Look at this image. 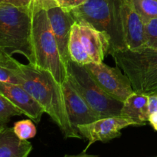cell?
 Returning a JSON list of instances; mask_svg holds the SVG:
<instances>
[{
    "label": "cell",
    "mask_w": 157,
    "mask_h": 157,
    "mask_svg": "<svg viewBox=\"0 0 157 157\" xmlns=\"http://www.w3.org/2000/svg\"><path fill=\"white\" fill-rule=\"evenodd\" d=\"M126 47L135 49L144 47V21L130 0H113Z\"/></svg>",
    "instance_id": "30bf717a"
},
{
    "label": "cell",
    "mask_w": 157,
    "mask_h": 157,
    "mask_svg": "<svg viewBox=\"0 0 157 157\" xmlns=\"http://www.w3.org/2000/svg\"><path fill=\"white\" fill-rule=\"evenodd\" d=\"M14 133L19 139L22 140H28L35 137L37 133L36 127L31 119L21 120L17 121L13 126Z\"/></svg>",
    "instance_id": "ffe728a7"
},
{
    "label": "cell",
    "mask_w": 157,
    "mask_h": 157,
    "mask_svg": "<svg viewBox=\"0 0 157 157\" xmlns=\"http://www.w3.org/2000/svg\"><path fill=\"white\" fill-rule=\"evenodd\" d=\"M60 0H0V5L9 4L25 8L33 13L60 6Z\"/></svg>",
    "instance_id": "e0dca14e"
},
{
    "label": "cell",
    "mask_w": 157,
    "mask_h": 157,
    "mask_svg": "<svg viewBox=\"0 0 157 157\" xmlns=\"http://www.w3.org/2000/svg\"><path fill=\"white\" fill-rule=\"evenodd\" d=\"M32 42L35 67L48 71L59 84L67 81V67L63 61L55 38L47 10H41L33 15Z\"/></svg>",
    "instance_id": "277c9868"
},
{
    "label": "cell",
    "mask_w": 157,
    "mask_h": 157,
    "mask_svg": "<svg viewBox=\"0 0 157 157\" xmlns=\"http://www.w3.org/2000/svg\"><path fill=\"white\" fill-rule=\"evenodd\" d=\"M110 48V38L85 21H75L68 43L70 58L81 65L101 63Z\"/></svg>",
    "instance_id": "8992f818"
},
{
    "label": "cell",
    "mask_w": 157,
    "mask_h": 157,
    "mask_svg": "<svg viewBox=\"0 0 157 157\" xmlns=\"http://www.w3.org/2000/svg\"><path fill=\"white\" fill-rule=\"evenodd\" d=\"M18 63L12 55L0 52V81L18 84L16 78Z\"/></svg>",
    "instance_id": "2e32d148"
},
{
    "label": "cell",
    "mask_w": 157,
    "mask_h": 157,
    "mask_svg": "<svg viewBox=\"0 0 157 157\" xmlns=\"http://www.w3.org/2000/svg\"><path fill=\"white\" fill-rule=\"evenodd\" d=\"M64 157H98L97 156H93V155H88L87 153H85V152H83L82 153L78 155H72V156H70V155H66Z\"/></svg>",
    "instance_id": "d4e9b609"
},
{
    "label": "cell",
    "mask_w": 157,
    "mask_h": 157,
    "mask_svg": "<svg viewBox=\"0 0 157 157\" xmlns=\"http://www.w3.org/2000/svg\"><path fill=\"white\" fill-rule=\"evenodd\" d=\"M67 79L99 118L121 116L124 103L107 94L96 83L84 65L69 60Z\"/></svg>",
    "instance_id": "5b68a950"
},
{
    "label": "cell",
    "mask_w": 157,
    "mask_h": 157,
    "mask_svg": "<svg viewBox=\"0 0 157 157\" xmlns=\"http://www.w3.org/2000/svg\"><path fill=\"white\" fill-rule=\"evenodd\" d=\"M109 55L130 79L134 92L147 95L157 92V48H125Z\"/></svg>",
    "instance_id": "3957f363"
},
{
    "label": "cell",
    "mask_w": 157,
    "mask_h": 157,
    "mask_svg": "<svg viewBox=\"0 0 157 157\" xmlns=\"http://www.w3.org/2000/svg\"><path fill=\"white\" fill-rule=\"evenodd\" d=\"M16 78L18 85L39 104L44 113H48L58 126L64 137L82 139L69 121L62 85L52 74L31 64H24L18 61Z\"/></svg>",
    "instance_id": "6da1fadb"
},
{
    "label": "cell",
    "mask_w": 157,
    "mask_h": 157,
    "mask_svg": "<svg viewBox=\"0 0 157 157\" xmlns=\"http://www.w3.org/2000/svg\"><path fill=\"white\" fill-rule=\"evenodd\" d=\"M149 96V112L150 115L157 111V92L150 94Z\"/></svg>",
    "instance_id": "603a6c76"
},
{
    "label": "cell",
    "mask_w": 157,
    "mask_h": 157,
    "mask_svg": "<svg viewBox=\"0 0 157 157\" xmlns=\"http://www.w3.org/2000/svg\"><path fill=\"white\" fill-rule=\"evenodd\" d=\"M121 116L136 121L140 126L149 123V96L134 92L123 104Z\"/></svg>",
    "instance_id": "5bb4252c"
},
{
    "label": "cell",
    "mask_w": 157,
    "mask_h": 157,
    "mask_svg": "<svg viewBox=\"0 0 157 157\" xmlns=\"http://www.w3.org/2000/svg\"><path fill=\"white\" fill-rule=\"evenodd\" d=\"M69 12L75 21H85L110 36L109 54L113 51L127 48L113 0H87Z\"/></svg>",
    "instance_id": "52a82bcc"
},
{
    "label": "cell",
    "mask_w": 157,
    "mask_h": 157,
    "mask_svg": "<svg viewBox=\"0 0 157 157\" xmlns=\"http://www.w3.org/2000/svg\"><path fill=\"white\" fill-rule=\"evenodd\" d=\"M0 93L13 105L35 123H39L44 113L38 102L18 84L0 81Z\"/></svg>",
    "instance_id": "4fadbf2b"
},
{
    "label": "cell",
    "mask_w": 157,
    "mask_h": 157,
    "mask_svg": "<svg viewBox=\"0 0 157 157\" xmlns=\"http://www.w3.org/2000/svg\"><path fill=\"white\" fill-rule=\"evenodd\" d=\"M33 12L25 8L0 5V52L19 54L35 64L32 25Z\"/></svg>",
    "instance_id": "7a4b0ae2"
},
{
    "label": "cell",
    "mask_w": 157,
    "mask_h": 157,
    "mask_svg": "<svg viewBox=\"0 0 157 157\" xmlns=\"http://www.w3.org/2000/svg\"><path fill=\"white\" fill-rule=\"evenodd\" d=\"M61 85L69 121L76 131L78 132V125L89 124L100 119L67 79Z\"/></svg>",
    "instance_id": "8fae6325"
},
{
    "label": "cell",
    "mask_w": 157,
    "mask_h": 157,
    "mask_svg": "<svg viewBox=\"0 0 157 157\" xmlns=\"http://www.w3.org/2000/svg\"><path fill=\"white\" fill-rule=\"evenodd\" d=\"M144 46L157 48V18H152L144 23Z\"/></svg>",
    "instance_id": "44dd1931"
},
{
    "label": "cell",
    "mask_w": 157,
    "mask_h": 157,
    "mask_svg": "<svg viewBox=\"0 0 157 157\" xmlns=\"http://www.w3.org/2000/svg\"><path fill=\"white\" fill-rule=\"evenodd\" d=\"M130 126H140L138 123L121 116L108 117L98 119L92 123L81 124L78 130L81 136L88 141L85 152L96 142L106 143L121 136V130Z\"/></svg>",
    "instance_id": "9c48e42d"
},
{
    "label": "cell",
    "mask_w": 157,
    "mask_h": 157,
    "mask_svg": "<svg viewBox=\"0 0 157 157\" xmlns=\"http://www.w3.org/2000/svg\"><path fill=\"white\" fill-rule=\"evenodd\" d=\"M144 23L157 18V0H130Z\"/></svg>",
    "instance_id": "ac0fdd59"
},
{
    "label": "cell",
    "mask_w": 157,
    "mask_h": 157,
    "mask_svg": "<svg viewBox=\"0 0 157 157\" xmlns=\"http://www.w3.org/2000/svg\"><path fill=\"white\" fill-rule=\"evenodd\" d=\"M32 150V144L19 139L12 127H6L0 132V157H28Z\"/></svg>",
    "instance_id": "9a60e30c"
},
{
    "label": "cell",
    "mask_w": 157,
    "mask_h": 157,
    "mask_svg": "<svg viewBox=\"0 0 157 157\" xmlns=\"http://www.w3.org/2000/svg\"><path fill=\"white\" fill-rule=\"evenodd\" d=\"M6 127V126H4V125H2V124H0V132H1L2 130L3 129H4Z\"/></svg>",
    "instance_id": "484cf974"
},
{
    "label": "cell",
    "mask_w": 157,
    "mask_h": 157,
    "mask_svg": "<svg viewBox=\"0 0 157 157\" xmlns=\"http://www.w3.org/2000/svg\"><path fill=\"white\" fill-rule=\"evenodd\" d=\"M149 123L153 128L157 131V111L151 113L149 117Z\"/></svg>",
    "instance_id": "cb8c5ba5"
},
{
    "label": "cell",
    "mask_w": 157,
    "mask_h": 157,
    "mask_svg": "<svg viewBox=\"0 0 157 157\" xmlns=\"http://www.w3.org/2000/svg\"><path fill=\"white\" fill-rule=\"evenodd\" d=\"M22 111L12 104L2 94L0 93V124L6 126L14 117L21 116Z\"/></svg>",
    "instance_id": "d6986e66"
},
{
    "label": "cell",
    "mask_w": 157,
    "mask_h": 157,
    "mask_svg": "<svg viewBox=\"0 0 157 157\" xmlns=\"http://www.w3.org/2000/svg\"><path fill=\"white\" fill-rule=\"evenodd\" d=\"M87 0H60V6L64 10L69 12L75 8L81 6L85 3Z\"/></svg>",
    "instance_id": "7402d4cb"
},
{
    "label": "cell",
    "mask_w": 157,
    "mask_h": 157,
    "mask_svg": "<svg viewBox=\"0 0 157 157\" xmlns=\"http://www.w3.org/2000/svg\"><path fill=\"white\" fill-rule=\"evenodd\" d=\"M84 66L101 89L114 99L124 103L134 93L130 79L117 66L110 67L104 62L90 63Z\"/></svg>",
    "instance_id": "ba28073f"
},
{
    "label": "cell",
    "mask_w": 157,
    "mask_h": 157,
    "mask_svg": "<svg viewBox=\"0 0 157 157\" xmlns=\"http://www.w3.org/2000/svg\"><path fill=\"white\" fill-rule=\"evenodd\" d=\"M47 14L60 54L66 65L67 61L71 59L68 43L71 27L75 20L70 12L64 10L61 6H55L48 9Z\"/></svg>",
    "instance_id": "7c38bea8"
}]
</instances>
